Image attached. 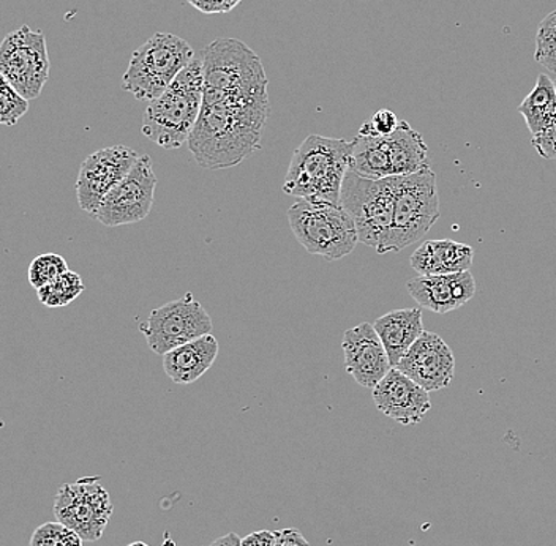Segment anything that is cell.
Here are the masks:
<instances>
[{"instance_id": "1", "label": "cell", "mask_w": 556, "mask_h": 546, "mask_svg": "<svg viewBox=\"0 0 556 546\" xmlns=\"http://www.w3.org/2000/svg\"><path fill=\"white\" fill-rule=\"evenodd\" d=\"M270 113L269 93L243 102L203 104L189 151L208 172L235 168L258 151Z\"/></svg>"}, {"instance_id": "2", "label": "cell", "mask_w": 556, "mask_h": 546, "mask_svg": "<svg viewBox=\"0 0 556 546\" xmlns=\"http://www.w3.org/2000/svg\"><path fill=\"white\" fill-rule=\"evenodd\" d=\"M203 104L243 102L267 96L266 72L260 55L238 38H217L201 52Z\"/></svg>"}, {"instance_id": "3", "label": "cell", "mask_w": 556, "mask_h": 546, "mask_svg": "<svg viewBox=\"0 0 556 546\" xmlns=\"http://www.w3.org/2000/svg\"><path fill=\"white\" fill-rule=\"evenodd\" d=\"M203 92V61L197 55L159 99L149 102L142 135L166 151L182 148L200 117Z\"/></svg>"}, {"instance_id": "4", "label": "cell", "mask_w": 556, "mask_h": 546, "mask_svg": "<svg viewBox=\"0 0 556 546\" xmlns=\"http://www.w3.org/2000/svg\"><path fill=\"white\" fill-rule=\"evenodd\" d=\"M350 158L351 142L311 135L294 151L285 177V193L298 200L340 204Z\"/></svg>"}, {"instance_id": "5", "label": "cell", "mask_w": 556, "mask_h": 546, "mask_svg": "<svg viewBox=\"0 0 556 546\" xmlns=\"http://www.w3.org/2000/svg\"><path fill=\"white\" fill-rule=\"evenodd\" d=\"M194 58L197 54L189 41L174 34L156 33L131 54L122 89L135 99L152 102Z\"/></svg>"}, {"instance_id": "6", "label": "cell", "mask_w": 556, "mask_h": 546, "mask_svg": "<svg viewBox=\"0 0 556 546\" xmlns=\"http://www.w3.org/2000/svg\"><path fill=\"white\" fill-rule=\"evenodd\" d=\"M340 205L356 226L357 238L377 253H388L395 208V177L371 180L348 169Z\"/></svg>"}, {"instance_id": "7", "label": "cell", "mask_w": 556, "mask_h": 546, "mask_svg": "<svg viewBox=\"0 0 556 546\" xmlns=\"http://www.w3.org/2000/svg\"><path fill=\"white\" fill-rule=\"evenodd\" d=\"M288 223L295 240L326 261L351 255L359 243L356 226L340 204L298 200L288 211Z\"/></svg>"}, {"instance_id": "8", "label": "cell", "mask_w": 556, "mask_h": 546, "mask_svg": "<svg viewBox=\"0 0 556 546\" xmlns=\"http://www.w3.org/2000/svg\"><path fill=\"white\" fill-rule=\"evenodd\" d=\"M395 177V208L388 253H399L424 238L440 220L437 176L429 172Z\"/></svg>"}, {"instance_id": "9", "label": "cell", "mask_w": 556, "mask_h": 546, "mask_svg": "<svg viewBox=\"0 0 556 546\" xmlns=\"http://www.w3.org/2000/svg\"><path fill=\"white\" fill-rule=\"evenodd\" d=\"M50 55L41 30L20 27L0 43V75L29 102L40 97L50 78Z\"/></svg>"}, {"instance_id": "10", "label": "cell", "mask_w": 556, "mask_h": 546, "mask_svg": "<svg viewBox=\"0 0 556 546\" xmlns=\"http://www.w3.org/2000/svg\"><path fill=\"white\" fill-rule=\"evenodd\" d=\"M146 342L156 356H165L174 347L193 342L212 333V319L193 294L168 302L152 309L149 318L139 326Z\"/></svg>"}, {"instance_id": "11", "label": "cell", "mask_w": 556, "mask_h": 546, "mask_svg": "<svg viewBox=\"0 0 556 546\" xmlns=\"http://www.w3.org/2000/svg\"><path fill=\"white\" fill-rule=\"evenodd\" d=\"M52 510L59 523L75 531L83 541L97 542L102 538L114 509L100 478H83L58 490Z\"/></svg>"}, {"instance_id": "12", "label": "cell", "mask_w": 556, "mask_h": 546, "mask_svg": "<svg viewBox=\"0 0 556 546\" xmlns=\"http://www.w3.org/2000/svg\"><path fill=\"white\" fill-rule=\"evenodd\" d=\"M155 188L156 176L151 156H139L128 176L104 196L93 218L108 228L142 221L151 214Z\"/></svg>"}, {"instance_id": "13", "label": "cell", "mask_w": 556, "mask_h": 546, "mask_svg": "<svg viewBox=\"0 0 556 546\" xmlns=\"http://www.w3.org/2000/svg\"><path fill=\"white\" fill-rule=\"evenodd\" d=\"M138 158V152L127 145L100 149L87 156L76 180L79 207L93 217L104 196L128 176Z\"/></svg>"}, {"instance_id": "14", "label": "cell", "mask_w": 556, "mask_h": 546, "mask_svg": "<svg viewBox=\"0 0 556 546\" xmlns=\"http://www.w3.org/2000/svg\"><path fill=\"white\" fill-rule=\"evenodd\" d=\"M395 368L427 392H438L450 388L455 373V357L450 344L438 333L424 330Z\"/></svg>"}, {"instance_id": "15", "label": "cell", "mask_w": 556, "mask_h": 546, "mask_svg": "<svg viewBox=\"0 0 556 546\" xmlns=\"http://www.w3.org/2000/svg\"><path fill=\"white\" fill-rule=\"evenodd\" d=\"M374 402L380 412L403 427L417 426L432 409L430 392L397 368H391L374 389Z\"/></svg>"}, {"instance_id": "16", "label": "cell", "mask_w": 556, "mask_h": 546, "mask_svg": "<svg viewBox=\"0 0 556 546\" xmlns=\"http://www.w3.org/2000/svg\"><path fill=\"white\" fill-rule=\"evenodd\" d=\"M342 350L348 374L365 389L374 391L392 368L377 330L368 322L346 330Z\"/></svg>"}, {"instance_id": "17", "label": "cell", "mask_w": 556, "mask_h": 546, "mask_svg": "<svg viewBox=\"0 0 556 546\" xmlns=\"http://www.w3.org/2000/svg\"><path fill=\"white\" fill-rule=\"evenodd\" d=\"M217 340L208 335L200 337L182 344V346L174 347L163 357V368L165 373L176 384L186 385L198 381L207 370H211L215 359L218 356Z\"/></svg>"}, {"instance_id": "18", "label": "cell", "mask_w": 556, "mask_h": 546, "mask_svg": "<svg viewBox=\"0 0 556 546\" xmlns=\"http://www.w3.org/2000/svg\"><path fill=\"white\" fill-rule=\"evenodd\" d=\"M374 329L380 337L392 368H395L424 333L422 312L420 308L394 309L378 318Z\"/></svg>"}, {"instance_id": "19", "label": "cell", "mask_w": 556, "mask_h": 546, "mask_svg": "<svg viewBox=\"0 0 556 546\" xmlns=\"http://www.w3.org/2000/svg\"><path fill=\"white\" fill-rule=\"evenodd\" d=\"M471 246L454 240H427L413 253V269L419 275H446L467 272L471 269Z\"/></svg>"}, {"instance_id": "20", "label": "cell", "mask_w": 556, "mask_h": 546, "mask_svg": "<svg viewBox=\"0 0 556 546\" xmlns=\"http://www.w3.org/2000/svg\"><path fill=\"white\" fill-rule=\"evenodd\" d=\"M388 148L392 176H409L432 169L429 148L422 135L409 127L408 122L400 120L397 130L389 135Z\"/></svg>"}, {"instance_id": "21", "label": "cell", "mask_w": 556, "mask_h": 546, "mask_svg": "<svg viewBox=\"0 0 556 546\" xmlns=\"http://www.w3.org/2000/svg\"><path fill=\"white\" fill-rule=\"evenodd\" d=\"M350 172L371 180L392 177L388 138L357 134L351 141Z\"/></svg>"}, {"instance_id": "22", "label": "cell", "mask_w": 556, "mask_h": 546, "mask_svg": "<svg viewBox=\"0 0 556 546\" xmlns=\"http://www.w3.org/2000/svg\"><path fill=\"white\" fill-rule=\"evenodd\" d=\"M517 111L527 122L530 134L538 135L556 120V87L551 76H538L536 86L525 97Z\"/></svg>"}, {"instance_id": "23", "label": "cell", "mask_w": 556, "mask_h": 546, "mask_svg": "<svg viewBox=\"0 0 556 546\" xmlns=\"http://www.w3.org/2000/svg\"><path fill=\"white\" fill-rule=\"evenodd\" d=\"M409 295L422 308L430 309L440 315L460 308L455 302L452 290L451 274L446 275H417L406 284Z\"/></svg>"}, {"instance_id": "24", "label": "cell", "mask_w": 556, "mask_h": 546, "mask_svg": "<svg viewBox=\"0 0 556 546\" xmlns=\"http://www.w3.org/2000/svg\"><path fill=\"white\" fill-rule=\"evenodd\" d=\"M38 301L41 304L47 305L50 308L67 307L73 301L79 297L85 292V283H83L81 277L78 274L65 272L47 284V287L37 290Z\"/></svg>"}, {"instance_id": "25", "label": "cell", "mask_w": 556, "mask_h": 546, "mask_svg": "<svg viewBox=\"0 0 556 546\" xmlns=\"http://www.w3.org/2000/svg\"><path fill=\"white\" fill-rule=\"evenodd\" d=\"M534 59L541 67L556 75V10L539 24Z\"/></svg>"}, {"instance_id": "26", "label": "cell", "mask_w": 556, "mask_h": 546, "mask_svg": "<svg viewBox=\"0 0 556 546\" xmlns=\"http://www.w3.org/2000/svg\"><path fill=\"white\" fill-rule=\"evenodd\" d=\"M65 272H68L67 261L55 253H47V255L35 257L30 264L29 281L35 290H40Z\"/></svg>"}, {"instance_id": "27", "label": "cell", "mask_w": 556, "mask_h": 546, "mask_svg": "<svg viewBox=\"0 0 556 546\" xmlns=\"http://www.w3.org/2000/svg\"><path fill=\"white\" fill-rule=\"evenodd\" d=\"M29 111V102L0 75V125H16Z\"/></svg>"}, {"instance_id": "28", "label": "cell", "mask_w": 556, "mask_h": 546, "mask_svg": "<svg viewBox=\"0 0 556 546\" xmlns=\"http://www.w3.org/2000/svg\"><path fill=\"white\" fill-rule=\"evenodd\" d=\"M83 538L62 523H45L30 538V546H83Z\"/></svg>"}, {"instance_id": "29", "label": "cell", "mask_w": 556, "mask_h": 546, "mask_svg": "<svg viewBox=\"0 0 556 546\" xmlns=\"http://www.w3.org/2000/svg\"><path fill=\"white\" fill-rule=\"evenodd\" d=\"M400 120L391 110H380L365 120L361 127L359 135H371V137H389L397 130Z\"/></svg>"}, {"instance_id": "30", "label": "cell", "mask_w": 556, "mask_h": 546, "mask_svg": "<svg viewBox=\"0 0 556 546\" xmlns=\"http://www.w3.org/2000/svg\"><path fill=\"white\" fill-rule=\"evenodd\" d=\"M531 144L545 160H556V120L531 138Z\"/></svg>"}, {"instance_id": "31", "label": "cell", "mask_w": 556, "mask_h": 546, "mask_svg": "<svg viewBox=\"0 0 556 546\" xmlns=\"http://www.w3.org/2000/svg\"><path fill=\"white\" fill-rule=\"evenodd\" d=\"M191 5L204 13L229 12L232 7L238 5L241 0H189Z\"/></svg>"}, {"instance_id": "32", "label": "cell", "mask_w": 556, "mask_h": 546, "mask_svg": "<svg viewBox=\"0 0 556 546\" xmlns=\"http://www.w3.org/2000/svg\"><path fill=\"white\" fill-rule=\"evenodd\" d=\"M274 534H276V546H311L304 534L295 528H287Z\"/></svg>"}, {"instance_id": "33", "label": "cell", "mask_w": 556, "mask_h": 546, "mask_svg": "<svg viewBox=\"0 0 556 546\" xmlns=\"http://www.w3.org/2000/svg\"><path fill=\"white\" fill-rule=\"evenodd\" d=\"M242 546H276V534L270 531H256L241 538Z\"/></svg>"}, {"instance_id": "34", "label": "cell", "mask_w": 556, "mask_h": 546, "mask_svg": "<svg viewBox=\"0 0 556 546\" xmlns=\"http://www.w3.org/2000/svg\"><path fill=\"white\" fill-rule=\"evenodd\" d=\"M207 546H242V544L241 537H239L236 532H229V534L224 535V537H218L217 541L212 542V544Z\"/></svg>"}, {"instance_id": "35", "label": "cell", "mask_w": 556, "mask_h": 546, "mask_svg": "<svg viewBox=\"0 0 556 546\" xmlns=\"http://www.w3.org/2000/svg\"><path fill=\"white\" fill-rule=\"evenodd\" d=\"M128 546H149V545L144 544V542H134V544H130Z\"/></svg>"}, {"instance_id": "36", "label": "cell", "mask_w": 556, "mask_h": 546, "mask_svg": "<svg viewBox=\"0 0 556 546\" xmlns=\"http://www.w3.org/2000/svg\"><path fill=\"white\" fill-rule=\"evenodd\" d=\"M552 81H554V85L556 87V75H552Z\"/></svg>"}]
</instances>
